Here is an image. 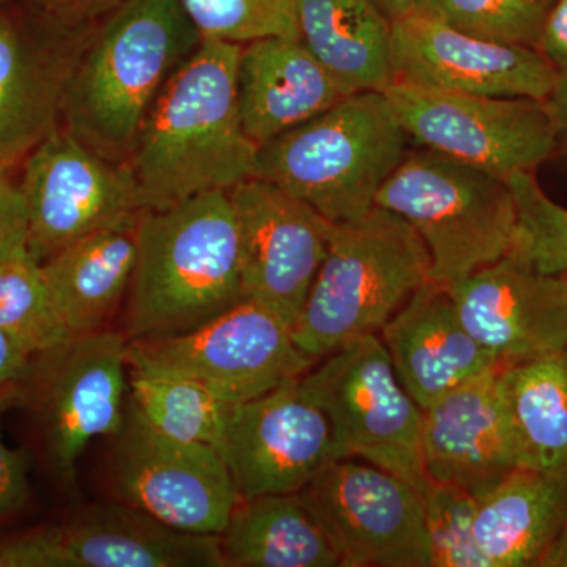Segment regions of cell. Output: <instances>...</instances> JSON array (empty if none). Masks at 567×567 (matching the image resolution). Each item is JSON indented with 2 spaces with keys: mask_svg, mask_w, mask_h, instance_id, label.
<instances>
[{
  "mask_svg": "<svg viewBox=\"0 0 567 567\" xmlns=\"http://www.w3.org/2000/svg\"><path fill=\"white\" fill-rule=\"evenodd\" d=\"M24 402L21 382L0 388V520L20 514L31 502L28 457L11 450L2 439V420L9 410Z\"/></svg>",
  "mask_w": 567,
  "mask_h": 567,
  "instance_id": "obj_34",
  "label": "cell"
},
{
  "mask_svg": "<svg viewBox=\"0 0 567 567\" xmlns=\"http://www.w3.org/2000/svg\"><path fill=\"white\" fill-rule=\"evenodd\" d=\"M431 281V256L416 230L382 207L331 224L328 251L303 311L295 344L317 361L361 336L379 334L413 293Z\"/></svg>",
  "mask_w": 567,
  "mask_h": 567,
  "instance_id": "obj_5",
  "label": "cell"
},
{
  "mask_svg": "<svg viewBox=\"0 0 567 567\" xmlns=\"http://www.w3.org/2000/svg\"><path fill=\"white\" fill-rule=\"evenodd\" d=\"M502 365L423 410L421 451L431 483L456 484L477 498L509 473L525 470L503 393Z\"/></svg>",
  "mask_w": 567,
  "mask_h": 567,
  "instance_id": "obj_19",
  "label": "cell"
},
{
  "mask_svg": "<svg viewBox=\"0 0 567 567\" xmlns=\"http://www.w3.org/2000/svg\"><path fill=\"white\" fill-rule=\"evenodd\" d=\"M375 205L416 230L431 256V281L445 289L502 260L516 238L506 181L424 147L406 153Z\"/></svg>",
  "mask_w": 567,
  "mask_h": 567,
  "instance_id": "obj_6",
  "label": "cell"
},
{
  "mask_svg": "<svg viewBox=\"0 0 567 567\" xmlns=\"http://www.w3.org/2000/svg\"><path fill=\"white\" fill-rule=\"evenodd\" d=\"M477 498L456 484L431 483L424 494V525L431 567H488L477 546Z\"/></svg>",
  "mask_w": 567,
  "mask_h": 567,
  "instance_id": "obj_33",
  "label": "cell"
},
{
  "mask_svg": "<svg viewBox=\"0 0 567 567\" xmlns=\"http://www.w3.org/2000/svg\"><path fill=\"white\" fill-rule=\"evenodd\" d=\"M415 10L477 39L540 50L544 0H415Z\"/></svg>",
  "mask_w": 567,
  "mask_h": 567,
  "instance_id": "obj_31",
  "label": "cell"
},
{
  "mask_svg": "<svg viewBox=\"0 0 567 567\" xmlns=\"http://www.w3.org/2000/svg\"><path fill=\"white\" fill-rule=\"evenodd\" d=\"M525 470H567V349L502 365Z\"/></svg>",
  "mask_w": 567,
  "mask_h": 567,
  "instance_id": "obj_27",
  "label": "cell"
},
{
  "mask_svg": "<svg viewBox=\"0 0 567 567\" xmlns=\"http://www.w3.org/2000/svg\"><path fill=\"white\" fill-rule=\"evenodd\" d=\"M200 41L178 0H122L82 52L63 128L96 155L128 163L153 104Z\"/></svg>",
  "mask_w": 567,
  "mask_h": 567,
  "instance_id": "obj_2",
  "label": "cell"
},
{
  "mask_svg": "<svg viewBox=\"0 0 567 567\" xmlns=\"http://www.w3.org/2000/svg\"><path fill=\"white\" fill-rule=\"evenodd\" d=\"M399 382L421 409L505 364L466 331L450 290L429 281L380 330Z\"/></svg>",
  "mask_w": 567,
  "mask_h": 567,
  "instance_id": "obj_20",
  "label": "cell"
},
{
  "mask_svg": "<svg viewBox=\"0 0 567 567\" xmlns=\"http://www.w3.org/2000/svg\"><path fill=\"white\" fill-rule=\"evenodd\" d=\"M0 567H70L58 525L0 537Z\"/></svg>",
  "mask_w": 567,
  "mask_h": 567,
  "instance_id": "obj_35",
  "label": "cell"
},
{
  "mask_svg": "<svg viewBox=\"0 0 567 567\" xmlns=\"http://www.w3.org/2000/svg\"><path fill=\"white\" fill-rule=\"evenodd\" d=\"M137 221L74 241L41 264L52 303L71 336L107 330L132 286Z\"/></svg>",
  "mask_w": 567,
  "mask_h": 567,
  "instance_id": "obj_23",
  "label": "cell"
},
{
  "mask_svg": "<svg viewBox=\"0 0 567 567\" xmlns=\"http://www.w3.org/2000/svg\"><path fill=\"white\" fill-rule=\"evenodd\" d=\"M563 276H565V278L567 279V274H566V275H563Z\"/></svg>",
  "mask_w": 567,
  "mask_h": 567,
  "instance_id": "obj_44",
  "label": "cell"
},
{
  "mask_svg": "<svg viewBox=\"0 0 567 567\" xmlns=\"http://www.w3.org/2000/svg\"><path fill=\"white\" fill-rule=\"evenodd\" d=\"M547 106L557 128L558 147L561 145L567 151V70L558 71L557 84L548 96Z\"/></svg>",
  "mask_w": 567,
  "mask_h": 567,
  "instance_id": "obj_40",
  "label": "cell"
},
{
  "mask_svg": "<svg viewBox=\"0 0 567 567\" xmlns=\"http://www.w3.org/2000/svg\"><path fill=\"white\" fill-rule=\"evenodd\" d=\"M35 354L0 331V388L20 383L29 375Z\"/></svg>",
  "mask_w": 567,
  "mask_h": 567,
  "instance_id": "obj_39",
  "label": "cell"
},
{
  "mask_svg": "<svg viewBox=\"0 0 567 567\" xmlns=\"http://www.w3.org/2000/svg\"><path fill=\"white\" fill-rule=\"evenodd\" d=\"M410 142L385 92H357L260 145L254 177L328 221H353L375 207Z\"/></svg>",
  "mask_w": 567,
  "mask_h": 567,
  "instance_id": "obj_4",
  "label": "cell"
},
{
  "mask_svg": "<svg viewBox=\"0 0 567 567\" xmlns=\"http://www.w3.org/2000/svg\"><path fill=\"white\" fill-rule=\"evenodd\" d=\"M245 300L229 192L141 212L123 331L133 339L188 333Z\"/></svg>",
  "mask_w": 567,
  "mask_h": 567,
  "instance_id": "obj_3",
  "label": "cell"
},
{
  "mask_svg": "<svg viewBox=\"0 0 567 567\" xmlns=\"http://www.w3.org/2000/svg\"><path fill=\"white\" fill-rule=\"evenodd\" d=\"M566 516L567 470H516L477 496V546L488 567H537Z\"/></svg>",
  "mask_w": 567,
  "mask_h": 567,
  "instance_id": "obj_24",
  "label": "cell"
},
{
  "mask_svg": "<svg viewBox=\"0 0 567 567\" xmlns=\"http://www.w3.org/2000/svg\"><path fill=\"white\" fill-rule=\"evenodd\" d=\"M241 47L203 39L159 93L126 163L141 212L254 177L259 147L245 133L237 96Z\"/></svg>",
  "mask_w": 567,
  "mask_h": 567,
  "instance_id": "obj_1",
  "label": "cell"
},
{
  "mask_svg": "<svg viewBox=\"0 0 567 567\" xmlns=\"http://www.w3.org/2000/svg\"><path fill=\"white\" fill-rule=\"evenodd\" d=\"M506 182L517 212L516 238L507 256L540 275H566L567 208L544 193L535 173H516Z\"/></svg>",
  "mask_w": 567,
  "mask_h": 567,
  "instance_id": "obj_30",
  "label": "cell"
},
{
  "mask_svg": "<svg viewBox=\"0 0 567 567\" xmlns=\"http://www.w3.org/2000/svg\"><path fill=\"white\" fill-rule=\"evenodd\" d=\"M447 290L466 331L502 363L567 349L565 276L537 274L506 256Z\"/></svg>",
  "mask_w": 567,
  "mask_h": 567,
  "instance_id": "obj_18",
  "label": "cell"
},
{
  "mask_svg": "<svg viewBox=\"0 0 567 567\" xmlns=\"http://www.w3.org/2000/svg\"><path fill=\"white\" fill-rule=\"evenodd\" d=\"M216 450L240 498L298 494L334 461L330 421L301 377L230 405Z\"/></svg>",
  "mask_w": 567,
  "mask_h": 567,
  "instance_id": "obj_15",
  "label": "cell"
},
{
  "mask_svg": "<svg viewBox=\"0 0 567 567\" xmlns=\"http://www.w3.org/2000/svg\"><path fill=\"white\" fill-rule=\"evenodd\" d=\"M349 95L300 39L270 37L241 47L237 96L241 123L260 147Z\"/></svg>",
  "mask_w": 567,
  "mask_h": 567,
  "instance_id": "obj_21",
  "label": "cell"
},
{
  "mask_svg": "<svg viewBox=\"0 0 567 567\" xmlns=\"http://www.w3.org/2000/svg\"><path fill=\"white\" fill-rule=\"evenodd\" d=\"M58 528L70 567H224L219 536L171 527L121 499L84 506Z\"/></svg>",
  "mask_w": 567,
  "mask_h": 567,
  "instance_id": "obj_22",
  "label": "cell"
},
{
  "mask_svg": "<svg viewBox=\"0 0 567 567\" xmlns=\"http://www.w3.org/2000/svg\"><path fill=\"white\" fill-rule=\"evenodd\" d=\"M372 2L385 14L391 24L415 10V0H372Z\"/></svg>",
  "mask_w": 567,
  "mask_h": 567,
  "instance_id": "obj_42",
  "label": "cell"
},
{
  "mask_svg": "<svg viewBox=\"0 0 567 567\" xmlns=\"http://www.w3.org/2000/svg\"><path fill=\"white\" fill-rule=\"evenodd\" d=\"M539 51L555 69L567 70V0H555L551 3Z\"/></svg>",
  "mask_w": 567,
  "mask_h": 567,
  "instance_id": "obj_37",
  "label": "cell"
},
{
  "mask_svg": "<svg viewBox=\"0 0 567 567\" xmlns=\"http://www.w3.org/2000/svg\"><path fill=\"white\" fill-rule=\"evenodd\" d=\"M99 22L0 2V171L21 166L62 126L74 71Z\"/></svg>",
  "mask_w": 567,
  "mask_h": 567,
  "instance_id": "obj_11",
  "label": "cell"
},
{
  "mask_svg": "<svg viewBox=\"0 0 567 567\" xmlns=\"http://www.w3.org/2000/svg\"><path fill=\"white\" fill-rule=\"evenodd\" d=\"M537 567H567V516L558 535L537 563Z\"/></svg>",
  "mask_w": 567,
  "mask_h": 567,
  "instance_id": "obj_41",
  "label": "cell"
},
{
  "mask_svg": "<svg viewBox=\"0 0 567 567\" xmlns=\"http://www.w3.org/2000/svg\"><path fill=\"white\" fill-rule=\"evenodd\" d=\"M544 2H546L548 7H551V3H554L555 0H544Z\"/></svg>",
  "mask_w": 567,
  "mask_h": 567,
  "instance_id": "obj_43",
  "label": "cell"
},
{
  "mask_svg": "<svg viewBox=\"0 0 567 567\" xmlns=\"http://www.w3.org/2000/svg\"><path fill=\"white\" fill-rule=\"evenodd\" d=\"M130 369L188 377L229 404L298 379L315 365L295 344L292 327L251 298L188 333L133 339Z\"/></svg>",
  "mask_w": 567,
  "mask_h": 567,
  "instance_id": "obj_9",
  "label": "cell"
},
{
  "mask_svg": "<svg viewBox=\"0 0 567 567\" xmlns=\"http://www.w3.org/2000/svg\"><path fill=\"white\" fill-rule=\"evenodd\" d=\"M0 331L33 354L71 336L52 303L41 264L29 252L0 265Z\"/></svg>",
  "mask_w": 567,
  "mask_h": 567,
  "instance_id": "obj_29",
  "label": "cell"
},
{
  "mask_svg": "<svg viewBox=\"0 0 567 567\" xmlns=\"http://www.w3.org/2000/svg\"><path fill=\"white\" fill-rule=\"evenodd\" d=\"M112 439L115 499L183 532L221 535L240 495L215 446L163 434L130 399L122 429Z\"/></svg>",
  "mask_w": 567,
  "mask_h": 567,
  "instance_id": "obj_12",
  "label": "cell"
},
{
  "mask_svg": "<svg viewBox=\"0 0 567 567\" xmlns=\"http://www.w3.org/2000/svg\"><path fill=\"white\" fill-rule=\"evenodd\" d=\"M410 140L507 181L558 151L547 102L494 99L393 82L385 91Z\"/></svg>",
  "mask_w": 567,
  "mask_h": 567,
  "instance_id": "obj_10",
  "label": "cell"
},
{
  "mask_svg": "<svg viewBox=\"0 0 567 567\" xmlns=\"http://www.w3.org/2000/svg\"><path fill=\"white\" fill-rule=\"evenodd\" d=\"M224 567H338L327 533L300 494L240 498L221 535Z\"/></svg>",
  "mask_w": 567,
  "mask_h": 567,
  "instance_id": "obj_26",
  "label": "cell"
},
{
  "mask_svg": "<svg viewBox=\"0 0 567 567\" xmlns=\"http://www.w3.org/2000/svg\"><path fill=\"white\" fill-rule=\"evenodd\" d=\"M128 339L110 328L70 336L35 354L22 380L44 451L63 487L76 491L78 462L99 436H114L126 416Z\"/></svg>",
  "mask_w": 567,
  "mask_h": 567,
  "instance_id": "obj_8",
  "label": "cell"
},
{
  "mask_svg": "<svg viewBox=\"0 0 567 567\" xmlns=\"http://www.w3.org/2000/svg\"><path fill=\"white\" fill-rule=\"evenodd\" d=\"M301 383L330 421L334 461L360 458L427 492L423 409L399 382L379 334L347 342L317 361Z\"/></svg>",
  "mask_w": 567,
  "mask_h": 567,
  "instance_id": "obj_7",
  "label": "cell"
},
{
  "mask_svg": "<svg viewBox=\"0 0 567 567\" xmlns=\"http://www.w3.org/2000/svg\"><path fill=\"white\" fill-rule=\"evenodd\" d=\"M0 2H7V0H0ZM21 2L32 3L63 20L99 22L122 0H21Z\"/></svg>",
  "mask_w": 567,
  "mask_h": 567,
  "instance_id": "obj_38",
  "label": "cell"
},
{
  "mask_svg": "<svg viewBox=\"0 0 567 567\" xmlns=\"http://www.w3.org/2000/svg\"><path fill=\"white\" fill-rule=\"evenodd\" d=\"M0 171V265L29 252V224L20 183Z\"/></svg>",
  "mask_w": 567,
  "mask_h": 567,
  "instance_id": "obj_36",
  "label": "cell"
},
{
  "mask_svg": "<svg viewBox=\"0 0 567 567\" xmlns=\"http://www.w3.org/2000/svg\"><path fill=\"white\" fill-rule=\"evenodd\" d=\"M128 399L163 434L183 442L218 445L229 402L188 377L128 368Z\"/></svg>",
  "mask_w": 567,
  "mask_h": 567,
  "instance_id": "obj_28",
  "label": "cell"
},
{
  "mask_svg": "<svg viewBox=\"0 0 567 567\" xmlns=\"http://www.w3.org/2000/svg\"><path fill=\"white\" fill-rule=\"evenodd\" d=\"M203 39L246 44L287 37L300 39L293 0H178Z\"/></svg>",
  "mask_w": 567,
  "mask_h": 567,
  "instance_id": "obj_32",
  "label": "cell"
},
{
  "mask_svg": "<svg viewBox=\"0 0 567 567\" xmlns=\"http://www.w3.org/2000/svg\"><path fill=\"white\" fill-rule=\"evenodd\" d=\"M245 298L295 327L328 251L331 221L278 186L248 178L229 192Z\"/></svg>",
  "mask_w": 567,
  "mask_h": 567,
  "instance_id": "obj_17",
  "label": "cell"
},
{
  "mask_svg": "<svg viewBox=\"0 0 567 567\" xmlns=\"http://www.w3.org/2000/svg\"><path fill=\"white\" fill-rule=\"evenodd\" d=\"M29 254L43 264L66 246L107 227L140 218L128 164L112 163L63 126L21 164Z\"/></svg>",
  "mask_w": 567,
  "mask_h": 567,
  "instance_id": "obj_14",
  "label": "cell"
},
{
  "mask_svg": "<svg viewBox=\"0 0 567 567\" xmlns=\"http://www.w3.org/2000/svg\"><path fill=\"white\" fill-rule=\"evenodd\" d=\"M393 82L435 91L547 102L558 70L543 52L477 39L423 11L391 24Z\"/></svg>",
  "mask_w": 567,
  "mask_h": 567,
  "instance_id": "obj_16",
  "label": "cell"
},
{
  "mask_svg": "<svg viewBox=\"0 0 567 567\" xmlns=\"http://www.w3.org/2000/svg\"><path fill=\"white\" fill-rule=\"evenodd\" d=\"M298 494L339 566L431 567L424 495L402 477L360 458H339Z\"/></svg>",
  "mask_w": 567,
  "mask_h": 567,
  "instance_id": "obj_13",
  "label": "cell"
},
{
  "mask_svg": "<svg viewBox=\"0 0 567 567\" xmlns=\"http://www.w3.org/2000/svg\"><path fill=\"white\" fill-rule=\"evenodd\" d=\"M300 40L349 95L393 84L391 21L372 0H293Z\"/></svg>",
  "mask_w": 567,
  "mask_h": 567,
  "instance_id": "obj_25",
  "label": "cell"
}]
</instances>
